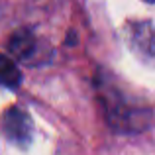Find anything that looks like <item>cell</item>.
Wrapping results in <instances>:
<instances>
[{"instance_id": "6da1fadb", "label": "cell", "mask_w": 155, "mask_h": 155, "mask_svg": "<svg viewBox=\"0 0 155 155\" xmlns=\"http://www.w3.org/2000/svg\"><path fill=\"white\" fill-rule=\"evenodd\" d=\"M128 39L132 49L145 61L155 65V28L149 22H137L130 24L128 28Z\"/></svg>"}, {"instance_id": "5b68a950", "label": "cell", "mask_w": 155, "mask_h": 155, "mask_svg": "<svg viewBox=\"0 0 155 155\" xmlns=\"http://www.w3.org/2000/svg\"><path fill=\"white\" fill-rule=\"evenodd\" d=\"M145 2H149V4H153V2H155V0H145Z\"/></svg>"}, {"instance_id": "7a4b0ae2", "label": "cell", "mask_w": 155, "mask_h": 155, "mask_svg": "<svg viewBox=\"0 0 155 155\" xmlns=\"http://www.w3.org/2000/svg\"><path fill=\"white\" fill-rule=\"evenodd\" d=\"M4 134L12 143L26 145L31 140V120L22 108L12 106L4 112Z\"/></svg>"}, {"instance_id": "3957f363", "label": "cell", "mask_w": 155, "mask_h": 155, "mask_svg": "<svg viewBox=\"0 0 155 155\" xmlns=\"http://www.w3.org/2000/svg\"><path fill=\"white\" fill-rule=\"evenodd\" d=\"M39 49H41V43L30 30L16 31L8 43V51L12 53V57H16L18 61H24V63H35Z\"/></svg>"}, {"instance_id": "277c9868", "label": "cell", "mask_w": 155, "mask_h": 155, "mask_svg": "<svg viewBox=\"0 0 155 155\" xmlns=\"http://www.w3.org/2000/svg\"><path fill=\"white\" fill-rule=\"evenodd\" d=\"M0 79H2V84L8 88H16L22 83L20 69L16 67V63L10 57H2V61H0Z\"/></svg>"}]
</instances>
